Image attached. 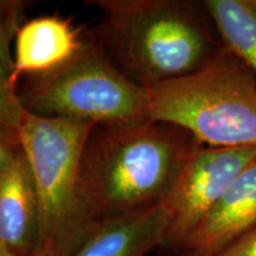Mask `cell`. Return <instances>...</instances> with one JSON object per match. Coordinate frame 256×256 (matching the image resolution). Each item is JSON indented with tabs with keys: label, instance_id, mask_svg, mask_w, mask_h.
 I'll return each mask as SVG.
<instances>
[{
	"label": "cell",
	"instance_id": "cell-1",
	"mask_svg": "<svg viewBox=\"0 0 256 256\" xmlns=\"http://www.w3.org/2000/svg\"><path fill=\"white\" fill-rule=\"evenodd\" d=\"M200 145L183 128L162 121L96 124L78 162L83 210L100 226L162 203Z\"/></svg>",
	"mask_w": 256,
	"mask_h": 256
},
{
	"label": "cell",
	"instance_id": "cell-2",
	"mask_svg": "<svg viewBox=\"0 0 256 256\" xmlns=\"http://www.w3.org/2000/svg\"><path fill=\"white\" fill-rule=\"evenodd\" d=\"M102 14L94 31L106 54L145 89L197 72L218 52L200 5L182 0H90ZM203 6V5H202Z\"/></svg>",
	"mask_w": 256,
	"mask_h": 256
},
{
	"label": "cell",
	"instance_id": "cell-3",
	"mask_svg": "<svg viewBox=\"0 0 256 256\" xmlns=\"http://www.w3.org/2000/svg\"><path fill=\"white\" fill-rule=\"evenodd\" d=\"M150 119L212 147L256 148V78L222 46L197 72L147 88Z\"/></svg>",
	"mask_w": 256,
	"mask_h": 256
},
{
	"label": "cell",
	"instance_id": "cell-4",
	"mask_svg": "<svg viewBox=\"0 0 256 256\" xmlns=\"http://www.w3.org/2000/svg\"><path fill=\"white\" fill-rule=\"evenodd\" d=\"M95 124L25 112L19 146L34 174L38 200V242L34 256H74L98 226L83 210L78 171Z\"/></svg>",
	"mask_w": 256,
	"mask_h": 256
},
{
	"label": "cell",
	"instance_id": "cell-5",
	"mask_svg": "<svg viewBox=\"0 0 256 256\" xmlns=\"http://www.w3.org/2000/svg\"><path fill=\"white\" fill-rule=\"evenodd\" d=\"M19 82L17 95L24 110L38 116L95 126L150 119L147 89L115 66L94 31H89L81 51L63 66Z\"/></svg>",
	"mask_w": 256,
	"mask_h": 256
},
{
	"label": "cell",
	"instance_id": "cell-6",
	"mask_svg": "<svg viewBox=\"0 0 256 256\" xmlns=\"http://www.w3.org/2000/svg\"><path fill=\"white\" fill-rule=\"evenodd\" d=\"M255 159L256 148L252 147L200 145L194 150L164 200L171 215L164 246L180 247L242 170Z\"/></svg>",
	"mask_w": 256,
	"mask_h": 256
},
{
	"label": "cell",
	"instance_id": "cell-7",
	"mask_svg": "<svg viewBox=\"0 0 256 256\" xmlns=\"http://www.w3.org/2000/svg\"><path fill=\"white\" fill-rule=\"evenodd\" d=\"M88 34L72 18L57 14L26 19L14 40V70L8 84L17 92L22 78L63 66L81 51Z\"/></svg>",
	"mask_w": 256,
	"mask_h": 256
},
{
	"label": "cell",
	"instance_id": "cell-8",
	"mask_svg": "<svg viewBox=\"0 0 256 256\" xmlns=\"http://www.w3.org/2000/svg\"><path fill=\"white\" fill-rule=\"evenodd\" d=\"M256 228V159L242 170L206 218L182 243L188 256H214Z\"/></svg>",
	"mask_w": 256,
	"mask_h": 256
},
{
	"label": "cell",
	"instance_id": "cell-9",
	"mask_svg": "<svg viewBox=\"0 0 256 256\" xmlns=\"http://www.w3.org/2000/svg\"><path fill=\"white\" fill-rule=\"evenodd\" d=\"M38 242V200L34 174L20 146L0 174V243L34 256Z\"/></svg>",
	"mask_w": 256,
	"mask_h": 256
},
{
	"label": "cell",
	"instance_id": "cell-10",
	"mask_svg": "<svg viewBox=\"0 0 256 256\" xmlns=\"http://www.w3.org/2000/svg\"><path fill=\"white\" fill-rule=\"evenodd\" d=\"M171 215L164 202L106 220L74 256H147L164 246Z\"/></svg>",
	"mask_w": 256,
	"mask_h": 256
},
{
	"label": "cell",
	"instance_id": "cell-11",
	"mask_svg": "<svg viewBox=\"0 0 256 256\" xmlns=\"http://www.w3.org/2000/svg\"><path fill=\"white\" fill-rule=\"evenodd\" d=\"M222 46L244 64L256 78L255 0L202 2Z\"/></svg>",
	"mask_w": 256,
	"mask_h": 256
},
{
	"label": "cell",
	"instance_id": "cell-12",
	"mask_svg": "<svg viewBox=\"0 0 256 256\" xmlns=\"http://www.w3.org/2000/svg\"><path fill=\"white\" fill-rule=\"evenodd\" d=\"M28 2L19 0H0V78L8 83L14 70L11 43L19 28L26 20Z\"/></svg>",
	"mask_w": 256,
	"mask_h": 256
},
{
	"label": "cell",
	"instance_id": "cell-13",
	"mask_svg": "<svg viewBox=\"0 0 256 256\" xmlns=\"http://www.w3.org/2000/svg\"><path fill=\"white\" fill-rule=\"evenodd\" d=\"M25 110L17 92L8 82L0 78V126L17 134L24 119Z\"/></svg>",
	"mask_w": 256,
	"mask_h": 256
},
{
	"label": "cell",
	"instance_id": "cell-14",
	"mask_svg": "<svg viewBox=\"0 0 256 256\" xmlns=\"http://www.w3.org/2000/svg\"><path fill=\"white\" fill-rule=\"evenodd\" d=\"M214 256H256V228L235 240Z\"/></svg>",
	"mask_w": 256,
	"mask_h": 256
},
{
	"label": "cell",
	"instance_id": "cell-15",
	"mask_svg": "<svg viewBox=\"0 0 256 256\" xmlns=\"http://www.w3.org/2000/svg\"><path fill=\"white\" fill-rule=\"evenodd\" d=\"M18 146L17 134L0 126V174Z\"/></svg>",
	"mask_w": 256,
	"mask_h": 256
},
{
	"label": "cell",
	"instance_id": "cell-16",
	"mask_svg": "<svg viewBox=\"0 0 256 256\" xmlns=\"http://www.w3.org/2000/svg\"><path fill=\"white\" fill-rule=\"evenodd\" d=\"M0 256H20L18 254H16L11 250V249H8L6 246L2 244V243H0Z\"/></svg>",
	"mask_w": 256,
	"mask_h": 256
},
{
	"label": "cell",
	"instance_id": "cell-17",
	"mask_svg": "<svg viewBox=\"0 0 256 256\" xmlns=\"http://www.w3.org/2000/svg\"><path fill=\"white\" fill-rule=\"evenodd\" d=\"M255 2H256V0H255Z\"/></svg>",
	"mask_w": 256,
	"mask_h": 256
}]
</instances>
